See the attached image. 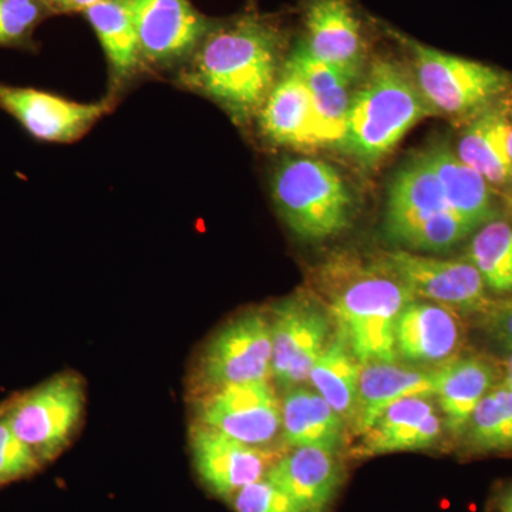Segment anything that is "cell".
Wrapping results in <instances>:
<instances>
[{
	"label": "cell",
	"instance_id": "f546056e",
	"mask_svg": "<svg viewBox=\"0 0 512 512\" xmlns=\"http://www.w3.org/2000/svg\"><path fill=\"white\" fill-rule=\"evenodd\" d=\"M50 15L42 0H0V47L30 45L37 26Z\"/></svg>",
	"mask_w": 512,
	"mask_h": 512
},
{
	"label": "cell",
	"instance_id": "d4e9b609",
	"mask_svg": "<svg viewBox=\"0 0 512 512\" xmlns=\"http://www.w3.org/2000/svg\"><path fill=\"white\" fill-rule=\"evenodd\" d=\"M282 406V439L286 446L338 451L343 419L319 393L306 387L286 389Z\"/></svg>",
	"mask_w": 512,
	"mask_h": 512
},
{
	"label": "cell",
	"instance_id": "cb8c5ba5",
	"mask_svg": "<svg viewBox=\"0 0 512 512\" xmlns=\"http://www.w3.org/2000/svg\"><path fill=\"white\" fill-rule=\"evenodd\" d=\"M439 178L451 210L478 229L494 220L495 208L487 181L458 158L446 143H437L423 151Z\"/></svg>",
	"mask_w": 512,
	"mask_h": 512
},
{
	"label": "cell",
	"instance_id": "f1b7e54d",
	"mask_svg": "<svg viewBox=\"0 0 512 512\" xmlns=\"http://www.w3.org/2000/svg\"><path fill=\"white\" fill-rule=\"evenodd\" d=\"M467 261L491 291L512 292V225L494 220L483 225L471 239Z\"/></svg>",
	"mask_w": 512,
	"mask_h": 512
},
{
	"label": "cell",
	"instance_id": "484cf974",
	"mask_svg": "<svg viewBox=\"0 0 512 512\" xmlns=\"http://www.w3.org/2000/svg\"><path fill=\"white\" fill-rule=\"evenodd\" d=\"M83 13L106 53L111 84L120 87L130 82L144 67L131 0H104Z\"/></svg>",
	"mask_w": 512,
	"mask_h": 512
},
{
	"label": "cell",
	"instance_id": "6da1fadb",
	"mask_svg": "<svg viewBox=\"0 0 512 512\" xmlns=\"http://www.w3.org/2000/svg\"><path fill=\"white\" fill-rule=\"evenodd\" d=\"M284 50L282 30L271 19L247 13L212 26L180 79L220 104L235 123L247 124L278 82Z\"/></svg>",
	"mask_w": 512,
	"mask_h": 512
},
{
	"label": "cell",
	"instance_id": "5b68a950",
	"mask_svg": "<svg viewBox=\"0 0 512 512\" xmlns=\"http://www.w3.org/2000/svg\"><path fill=\"white\" fill-rule=\"evenodd\" d=\"M272 197L285 224L309 242L335 238L349 227L353 198L332 165L316 158H286L272 177Z\"/></svg>",
	"mask_w": 512,
	"mask_h": 512
},
{
	"label": "cell",
	"instance_id": "3957f363",
	"mask_svg": "<svg viewBox=\"0 0 512 512\" xmlns=\"http://www.w3.org/2000/svg\"><path fill=\"white\" fill-rule=\"evenodd\" d=\"M430 113L412 74L392 59H377L353 96L339 147L362 164L379 163Z\"/></svg>",
	"mask_w": 512,
	"mask_h": 512
},
{
	"label": "cell",
	"instance_id": "8fae6325",
	"mask_svg": "<svg viewBox=\"0 0 512 512\" xmlns=\"http://www.w3.org/2000/svg\"><path fill=\"white\" fill-rule=\"evenodd\" d=\"M271 329L272 377L284 389L302 386L328 345L329 313L308 295L291 296L275 306Z\"/></svg>",
	"mask_w": 512,
	"mask_h": 512
},
{
	"label": "cell",
	"instance_id": "83f0119b",
	"mask_svg": "<svg viewBox=\"0 0 512 512\" xmlns=\"http://www.w3.org/2000/svg\"><path fill=\"white\" fill-rule=\"evenodd\" d=\"M463 439L473 453L512 451V389L497 384L471 414Z\"/></svg>",
	"mask_w": 512,
	"mask_h": 512
},
{
	"label": "cell",
	"instance_id": "ac0fdd59",
	"mask_svg": "<svg viewBox=\"0 0 512 512\" xmlns=\"http://www.w3.org/2000/svg\"><path fill=\"white\" fill-rule=\"evenodd\" d=\"M285 66L298 73L312 96L319 147H339L345 137L355 79L296 47Z\"/></svg>",
	"mask_w": 512,
	"mask_h": 512
},
{
	"label": "cell",
	"instance_id": "4316f807",
	"mask_svg": "<svg viewBox=\"0 0 512 512\" xmlns=\"http://www.w3.org/2000/svg\"><path fill=\"white\" fill-rule=\"evenodd\" d=\"M360 372L362 365L359 360L335 335L329 339L322 355L313 365L309 382L342 419L353 420L359 396Z\"/></svg>",
	"mask_w": 512,
	"mask_h": 512
},
{
	"label": "cell",
	"instance_id": "4dcf8cb0",
	"mask_svg": "<svg viewBox=\"0 0 512 512\" xmlns=\"http://www.w3.org/2000/svg\"><path fill=\"white\" fill-rule=\"evenodd\" d=\"M42 467L35 454L13 433L5 403L0 404V487L30 477Z\"/></svg>",
	"mask_w": 512,
	"mask_h": 512
},
{
	"label": "cell",
	"instance_id": "1f68e13d",
	"mask_svg": "<svg viewBox=\"0 0 512 512\" xmlns=\"http://www.w3.org/2000/svg\"><path fill=\"white\" fill-rule=\"evenodd\" d=\"M229 501L237 512H303L291 495L266 477L242 488Z\"/></svg>",
	"mask_w": 512,
	"mask_h": 512
},
{
	"label": "cell",
	"instance_id": "e575fe53",
	"mask_svg": "<svg viewBox=\"0 0 512 512\" xmlns=\"http://www.w3.org/2000/svg\"><path fill=\"white\" fill-rule=\"evenodd\" d=\"M498 511L512 512V484L505 488L500 498H498Z\"/></svg>",
	"mask_w": 512,
	"mask_h": 512
},
{
	"label": "cell",
	"instance_id": "7a4b0ae2",
	"mask_svg": "<svg viewBox=\"0 0 512 512\" xmlns=\"http://www.w3.org/2000/svg\"><path fill=\"white\" fill-rule=\"evenodd\" d=\"M318 288L336 336L360 365L396 363L397 318L416 299L406 285L376 259L363 264L352 256H338L318 269Z\"/></svg>",
	"mask_w": 512,
	"mask_h": 512
},
{
	"label": "cell",
	"instance_id": "603a6c76",
	"mask_svg": "<svg viewBox=\"0 0 512 512\" xmlns=\"http://www.w3.org/2000/svg\"><path fill=\"white\" fill-rule=\"evenodd\" d=\"M512 121L503 107L481 111L461 134L457 156L490 185L510 184L512 163L508 138Z\"/></svg>",
	"mask_w": 512,
	"mask_h": 512
},
{
	"label": "cell",
	"instance_id": "7c38bea8",
	"mask_svg": "<svg viewBox=\"0 0 512 512\" xmlns=\"http://www.w3.org/2000/svg\"><path fill=\"white\" fill-rule=\"evenodd\" d=\"M144 67L174 66L190 59L214 23L190 0H131Z\"/></svg>",
	"mask_w": 512,
	"mask_h": 512
},
{
	"label": "cell",
	"instance_id": "e0dca14e",
	"mask_svg": "<svg viewBox=\"0 0 512 512\" xmlns=\"http://www.w3.org/2000/svg\"><path fill=\"white\" fill-rule=\"evenodd\" d=\"M431 399L406 397L383 410L372 427L362 434L360 454L382 456L433 447L443 434L444 419Z\"/></svg>",
	"mask_w": 512,
	"mask_h": 512
},
{
	"label": "cell",
	"instance_id": "ffe728a7",
	"mask_svg": "<svg viewBox=\"0 0 512 512\" xmlns=\"http://www.w3.org/2000/svg\"><path fill=\"white\" fill-rule=\"evenodd\" d=\"M256 117L262 136L275 146L298 150L319 147L311 93L299 74L285 64Z\"/></svg>",
	"mask_w": 512,
	"mask_h": 512
},
{
	"label": "cell",
	"instance_id": "30bf717a",
	"mask_svg": "<svg viewBox=\"0 0 512 512\" xmlns=\"http://www.w3.org/2000/svg\"><path fill=\"white\" fill-rule=\"evenodd\" d=\"M417 298L439 303L457 315L483 313L491 305L480 272L468 261H444L412 251L382 252L376 259Z\"/></svg>",
	"mask_w": 512,
	"mask_h": 512
},
{
	"label": "cell",
	"instance_id": "52a82bcc",
	"mask_svg": "<svg viewBox=\"0 0 512 512\" xmlns=\"http://www.w3.org/2000/svg\"><path fill=\"white\" fill-rule=\"evenodd\" d=\"M84 384L76 373H60L6 400L13 433L42 466L55 460L76 434L84 412Z\"/></svg>",
	"mask_w": 512,
	"mask_h": 512
},
{
	"label": "cell",
	"instance_id": "7402d4cb",
	"mask_svg": "<svg viewBox=\"0 0 512 512\" xmlns=\"http://www.w3.org/2000/svg\"><path fill=\"white\" fill-rule=\"evenodd\" d=\"M434 397L433 372L376 362L362 365L353 424L359 434H365L377 417L406 397Z\"/></svg>",
	"mask_w": 512,
	"mask_h": 512
},
{
	"label": "cell",
	"instance_id": "9c48e42d",
	"mask_svg": "<svg viewBox=\"0 0 512 512\" xmlns=\"http://www.w3.org/2000/svg\"><path fill=\"white\" fill-rule=\"evenodd\" d=\"M195 399V423L248 446L268 448L282 433V406L269 380L231 384Z\"/></svg>",
	"mask_w": 512,
	"mask_h": 512
},
{
	"label": "cell",
	"instance_id": "5bb4252c",
	"mask_svg": "<svg viewBox=\"0 0 512 512\" xmlns=\"http://www.w3.org/2000/svg\"><path fill=\"white\" fill-rule=\"evenodd\" d=\"M190 436L198 476L212 493L225 500L264 478L276 461L268 448L248 446L198 423L192 424Z\"/></svg>",
	"mask_w": 512,
	"mask_h": 512
},
{
	"label": "cell",
	"instance_id": "4fadbf2b",
	"mask_svg": "<svg viewBox=\"0 0 512 512\" xmlns=\"http://www.w3.org/2000/svg\"><path fill=\"white\" fill-rule=\"evenodd\" d=\"M0 109L37 140L73 143L109 113L110 104L107 101L77 103L33 87L0 82Z\"/></svg>",
	"mask_w": 512,
	"mask_h": 512
},
{
	"label": "cell",
	"instance_id": "8d00e7d4",
	"mask_svg": "<svg viewBox=\"0 0 512 512\" xmlns=\"http://www.w3.org/2000/svg\"><path fill=\"white\" fill-rule=\"evenodd\" d=\"M508 148H510V157H511V163H512V126L510 131V138H508Z\"/></svg>",
	"mask_w": 512,
	"mask_h": 512
},
{
	"label": "cell",
	"instance_id": "8992f818",
	"mask_svg": "<svg viewBox=\"0 0 512 512\" xmlns=\"http://www.w3.org/2000/svg\"><path fill=\"white\" fill-rule=\"evenodd\" d=\"M412 52L413 77L431 113L476 117L508 92L511 77L503 70L464 57L448 55L404 39Z\"/></svg>",
	"mask_w": 512,
	"mask_h": 512
},
{
	"label": "cell",
	"instance_id": "9a60e30c",
	"mask_svg": "<svg viewBox=\"0 0 512 512\" xmlns=\"http://www.w3.org/2000/svg\"><path fill=\"white\" fill-rule=\"evenodd\" d=\"M301 45L320 62L359 79L366 46L362 25L349 0H311Z\"/></svg>",
	"mask_w": 512,
	"mask_h": 512
},
{
	"label": "cell",
	"instance_id": "836d02e7",
	"mask_svg": "<svg viewBox=\"0 0 512 512\" xmlns=\"http://www.w3.org/2000/svg\"><path fill=\"white\" fill-rule=\"evenodd\" d=\"M42 2L45 3L50 13L55 15V13L84 12L90 6L104 2V0H42Z\"/></svg>",
	"mask_w": 512,
	"mask_h": 512
},
{
	"label": "cell",
	"instance_id": "ba28073f",
	"mask_svg": "<svg viewBox=\"0 0 512 512\" xmlns=\"http://www.w3.org/2000/svg\"><path fill=\"white\" fill-rule=\"evenodd\" d=\"M272 376L271 320L248 312L228 322L205 345L192 372L195 397L231 384Z\"/></svg>",
	"mask_w": 512,
	"mask_h": 512
},
{
	"label": "cell",
	"instance_id": "d6986e66",
	"mask_svg": "<svg viewBox=\"0 0 512 512\" xmlns=\"http://www.w3.org/2000/svg\"><path fill=\"white\" fill-rule=\"evenodd\" d=\"M265 477L291 495L303 512H326L342 483V467L336 451L299 447L278 458Z\"/></svg>",
	"mask_w": 512,
	"mask_h": 512
},
{
	"label": "cell",
	"instance_id": "d590c367",
	"mask_svg": "<svg viewBox=\"0 0 512 512\" xmlns=\"http://www.w3.org/2000/svg\"><path fill=\"white\" fill-rule=\"evenodd\" d=\"M504 384H507L512 389V353L508 356L507 362H505V377Z\"/></svg>",
	"mask_w": 512,
	"mask_h": 512
},
{
	"label": "cell",
	"instance_id": "d6a6232c",
	"mask_svg": "<svg viewBox=\"0 0 512 512\" xmlns=\"http://www.w3.org/2000/svg\"><path fill=\"white\" fill-rule=\"evenodd\" d=\"M481 315L485 333L501 348L512 353V299L491 302Z\"/></svg>",
	"mask_w": 512,
	"mask_h": 512
},
{
	"label": "cell",
	"instance_id": "2e32d148",
	"mask_svg": "<svg viewBox=\"0 0 512 512\" xmlns=\"http://www.w3.org/2000/svg\"><path fill=\"white\" fill-rule=\"evenodd\" d=\"M396 352L406 362L441 366L457 357L463 326L456 312L429 301L404 306L396 322Z\"/></svg>",
	"mask_w": 512,
	"mask_h": 512
},
{
	"label": "cell",
	"instance_id": "44dd1931",
	"mask_svg": "<svg viewBox=\"0 0 512 512\" xmlns=\"http://www.w3.org/2000/svg\"><path fill=\"white\" fill-rule=\"evenodd\" d=\"M497 379L493 363L480 356L454 357L433 370L434 397L453 436L463 437L471 414Z\"/></svg>",
	"mask_w": 512,
	"mask_h": 512
},
{
	"label": "cell",
	"instance_id": "277c9868",
	"mask_svg": "<svg viewBox=\"0 0 512 512\" xmlns=\"http://www.w3.org/2000/svg\"><path fill=\"white\" fill-rule=\"evenodd\" d=\"M384 228L410 251L441 252L477 229L451 210L423 151L397 171L387 190Z\"/></svg>",
	"mask_w": 512,
	"mask_h": 512
}]
</instances>
